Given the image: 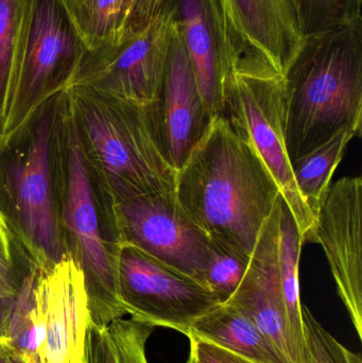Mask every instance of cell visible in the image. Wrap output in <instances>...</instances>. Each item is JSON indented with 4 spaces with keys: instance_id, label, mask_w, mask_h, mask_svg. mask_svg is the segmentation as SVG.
<instances>
[{
    "instance_id": "cell-1",
    "label": "cell",
    "mask_w": 362,
    "mask_h": 363,
    "mask_svg": "<svg viewBox=\"0 0 362 363\" xmlns=\"http://www.w3.org/2000/svg\"><path fill=\"white\" fill-rule=\"evenodd\" d=\"M176 200L210 240L251 256L280 188L253 147L215 116L176 172Z\"/></svg>"
},
{
    "instance_id": "cell-2",
    "label": "cell",
    "mask_w": 362,
    "mask_h": 363,
    "mask_svg": "<svg viewBox=\"0 0 362 363\" xmlns=\"http://www.w3.org/2000/svg\"><path fill=\"white\" fill-rule=\"evenodd\" d=\"M284 83L291 164L339 132L361 136L362 17L306 36Z\"/></svg>"
},
{
    "instance_id": "cell-3",
    "label": "cell",
    "mask_w": 362,
    "mask_h": 363,
    "mask_svg": "<svg viewBox=\"0 0 362 363\" xmlns=\"http://www.w3.org/2000/svg\"><path fill=\"white\" fill-rule=\"evenodd\" d=\"M64 96L89 169L108 202L174 190L176 172L162 152L151 104L104 97L77 85Z\"/></svg>"
},
{
    "instance_id": "cell-4",
    "label": "cell",
    "mask_w": 362,
    "mask_h": 363,
    "mask_svg": "<svg viewBox=\"0 0 362 363\" xmlns=\"http://www.w3.org/2000/svg\"><path fill=\"white\" fill-rule=\"evenodd\" d=\"M57 145L63 169L62 225L67 249L84 275L91 323L108 328L125 315L117 284V249L121 242L113 205L98 207L95 179L62 91L57 98Z\"/></svg>"
},
{
    "instance_id": "cell-5",
    "label": "cell",
    "mask_w": 362,
    "mask_h": 363,
    "mask_svg": "<svg viewBox=\"0 0 362 363\" xmlns=\"http://www.w3.org/2000/svg\"><path fill=\"white\" fill-rule=\"evenodd\" d=\"M57 98L32 121L18 140L23 150L6 170L11 230L27 252V262L42 269L57 264L68 251L55 196Z\"/></svg>"
},
{
    "instance_id": "cell-6",
    "label": "cell",
    "mask_w": 362,
    "mask_h": 363,
    "mask_svg": "<svg viewBox=\"0 0 362 363\" xmlns=\"http://www.w3.org/2000/svg\"><path fill=\"white\" fill-rule=\"evenodd\" d=\"M223 116L256 151L293 211L304 241H312L315 220L293 179L286 149L284 76L261 60H238L227 79Z\"/></svg>"
},
{
    "instance_id": "cell-7",
    "label": "cell",
    "mask_w": 362,
    "mask_h": 363,
    "mask_svg": "<svg viewBox=\"0 0 362 363\" xmlns=\"http://www.w3.org/2000/svg\"><path fill=\"white\" fill-rule=\"evenodd\" d=\"M87 50L62 0H35L27 45L0 133V155L25 135L45 104L67 89Z\"/></svg>"
},
{
    "instance_id": "cell-8",
    "label": "cell",
    "mask_w": 362,
    "mask_h": 363,
    "mask_svg": "<svg viewBox=\"0 0 362 363\" xmlns=\"http://www.w3.org/2000/svg\"><path fill=\"white\" fill-rule=\"evenodd\" d=\"M174 8L161 12L142 30L87 49L67 87L82 86L104 97L150 106L159 99L174 27Z\"/></svg>"
},
{
    "instance_id": "cell-9",
    "label": "cell",
    "mask_w": 362,
    "mask_h": 363,
    "mask_svg": "<svg viewBox=\"0 0 362 363\" xmlns=\"http://www.w3.org/2000/svg\"><path fill=\"white\" fill-rule=\"evenodd\" d=\"M116 266L119 300L136 323L188 338L193 324L221 304L197 279L128 243H119Z\"/></svg>"
},
{
    "instance_id": "cell-10",
    "label": "cell",
    "mask_w": 362,
    "mask_h": 363,
    "mask_svg": "<svg viewBox=\"0 0 362 363\" xmlns=\"http://www.w3.org/2000/svg\"><path fill=\"white\" fill-rule=\"evenodd\" d=\"M113 215L121 242L202 284L212 240L183 211L174 190L115 203Z\"/></svg>"
},
{
    "instance_id": "cell-11",
    "label": "cell",
    "mask_w": 362,
    "mask_h": 363,
    "mask_svg": "<svg viewBox=\"0 0 362 363\" xmlns=\"http://www.w3.org/2000/svg\"><path fill=\"white\" fill-rule=\"evenodd\" d=\"M40 363H83L89 311L84 275L68 250L57 264L40 268L35 286Z\"/></svg>"
},
{
    "instance_id": "cell-12",
    "label": "cell",
    "mask_w": 362,
    "mask_h": 363,
    "mask_svg": "<svg viewBox=\"0 0 362 363\" xmlns=\"http://www.w3.org/2000/svg\"><path fill=\"white\" fill-rule=\"evenodd\" d=\"M232 67L261 60L284 76L304 42L297 0H218Z\"/></svg>"
},
{
    "instance_id": "cell-13",
    "label": "cell",
    "mask_w": 362,
    "mask_h": 363,
    "mask_svg": "<svg viewBox=\"0 0 362 363\" xmlns=\"http://www.w3.org/2000/svg\"><path fill=\"white\" fill-rule=\"evenodd\" d=\"M362 179L331 185L315 219L312 242L329 260L338 294L362 339Z\"/></svg>"
},
{
    "instance_id": "cell-14",
    "label": "cell",
    "mask_w": 362,
    "mask_h": 363,
    "mask_svg": "<svg viewBox=\"0 0 362 363\" xmlns=\"http://www.w3.org/2000/svg\"><path fill=\"white\" fill-rule=\"evenodd\" d=\"M150 108L162 152L178 172L215 116L202 97L176 18L161 93Z\"/></svg>"
},
{
    "instance_id": "cell-15",
    "label": "cell",
    "mask_w": 362,
    "mask_h": 363,
    "mask_svg": "<svg viewBox=\"0 0 362 363\" xmlns=\"http://www.w3.org/2000/svg\"><path fill=\"white\" fill-rule=\"evenodd\" d=\"M281 198L261 228L242 283L225 303L247 315L293 363L278 268Z\"/></svg>"
},
{
    "instance_id": "cell-16",
    "label": "cell",
    "mask_w": 362,
    "mask_h": 363,
    "mask_svg": "<svg viewBox=\"0 0 362 363\" xmlns=\"http://www.w3.org/2000/svg\"><path fill=\"white\" fill-rule=\"evenodd\" d=\"M196 80L213 116H223L232 69L218 0H168Z\"/></svg>"
},
{
    "instance_id": "cell-17",
    "label": "cell",
    "mask_w": 362,
    "mask_h": 363,
    "mask_svg": "<svg viewBox=\"0 0 362 363\" xmlns=\"http://www.w3.org/2000/svg\"><path fill=\"white\" fill-rule=\"evenodd\" d=\"M191 337L259 363H290L247 315L227 303L200 318L191 328Z\"/></svg>"
},
{
    "instance_id": "cell-18",
    "label": "cell",
    "mask_w": 362,
    "mask_h": 363,
    "mask_svg": "<svg viewBox=\"0 0 362 363\" xmlns=\"http://www.w3.org/2000/svg\"><path fill=\"white\" fill-rule=\"evenodd\" d=\"M304 242L297 220L282 196L278 220V268L293 363H310L302 315L303 304L300 298V256Z\"/></svg>"
},
{
    "instance_id": "cell-19",
    "label": "cell",
    "mask_w": 362,
    "mask_h": 363,
    "mask_svg": "<svg viewBox=\"0 0 362 363\" xmlns=\"http://www.w3.org/2000/svg\"><path fill=\"white\" fill-rule=\"evenodd\" d=\"M35 0H0V133L21 69Z\"/></svg>"
},
{
    "instance_id": "cell-20",
    "label": "cell",
    "mask_w": 362,
    "mask_h": 363,
    "mask_svg": "<svg viewBox=\"0 0 362 363\" xmlns=\"http://www.w3.org/2000/svg\"><path fill=\"white\" fill-rule=\"evenodd\" d=\"M354 138L356 136L351 132H339L316 150L291 164L295 185L314 220L331 187L334 172Z\"/></svg>"
},
{
    "instance_id": "cell-21",
    "label": "cell",
    "mask_w": 362,
    "mask_h": 363,
    "mask_svg": "<svg viewBox=\"0 0 362 363\" xmlns=\"http://www.w3.org/2000/svg\"><path fill=\"white\" fill-rule=\"evenodd\" d=\"M89 50L120 40L131 0H62Z\"/></svg>"
},
{
    "instance_id": "cell-22",
    "label": "cell",
    "mask_w": 362,
    "mask_h": 363,
    "mask_svg": "<svg viewBox=\"0 0 362 363\" xmlns=\"http://www.w3.org/2000/svg\"><path fill=\"white\" fill-rule=\"evenodd\" d=\"M250 256L212 241L202 284L215 294L221 304L227 302L242 283Z\"/></svg>"
},
{
    "instance_id": "cell-23",
    "label": "cell",
    "mask_w": 362,
    "mask_h": 363,
    "mask_svg": "<svg viewBox=\"0 0 362 363\" xmlns=\"http://www.w3.org/2000/svg\"><path fill=\"white\" fill-rule=\"evenodd\" d=\"M305 36L352 23L362 17V0H297Z\"/></svg>"
},
{
    "instance_id": "cell-24",
    "label": "cell",
    "mask_w": 362,
    "mask_h": 363,
    "mask_svg": "<svg viewBox=\"0 0 362 363\" xmlns=\"http://www.w3.org/2000/svg\"><path fill=\"white\" fill-rule=\"evenodd\" d=\"M14 238L6 213L0 208V336L11 306L30 267V264L25 269L17 267Z\"/></svg>"
},
{
    "instance_id": "cell-25",
    "label": "cell",
    "mask_w": 362,
    "mask_h": 363,
    "mask_svg": "<svg viewBox=\"0 0 362 363\" xmlns=\"http://www.w3.org/2000/svg\"><path fill=\"white\" fill-rule=\"evenodd\" d=\"M302 315L310 363H362L361 355L334 338L305 305L302 306Z\"/></svg>"
},
{
    "instance_id": "cell-26",
    "label": "cell",
    "mask_w": 362,
    "mask_h": 363,
    "mask_svg": "<svg viewBox=\"0 0 362 363\" xmlns=\"http://www.w3.org/2000/svg\"><path fill=\"white\" fill-rule=\"evenodd\" d=\"M118 363H149L146 343L152 328L123 318L108 326Z\"/></svg>"
},
{
    "instance_id": "cell-27",
    "label": "cell",
    "mask_w": 362,
    "mask_h": 363,
    "mask_svg": "<svg viewBox=\"0 0 362 363\" xmlns=\"http://www.w3.org/2000/svg\"><path fill=\"white\" fill-rule=\"evenodd\" d=\"M83 363H118L108 328L89 322Z\"/></svg>"
},
{
    "instance_id": "cell-28",
    "label": "cell",
    "mask_w": 362,
    "mask_h": 363,
    "mask_svg": "<svg viewBox=\"0 0 362 363\" xmlns=\"http://www.w3.org/2000/svg\"><path fill=\"white\" fill-rule=\"evenodd\" d=\"M188 339L191 351L195 354L200 363H259L233 353L225 347L214 345L210 341L202 340L195 337Z\"/></svg>"
},
{
    "instance_id": "cell-29",
    "label": "cell",
    "mask_w": 362,
    "mask_h": 363,
    "mask_svg": "<svg viewBox=\"0 0 362 363\" xmlns=\"http://www.w3.org/2000/svg\"><path fill=\"white\" fill-rule=\"evenodd\" d=\"M165 0H131L125 33H133L146 27L163 8Z\"/></svg>"
},
{
    "instance_id": "cell-30",
    "label": "cell",
    "mask_w": 362,
    "mask_h": 363,
    "mask_svg": "<svg viewBox=\"0 0 362 363\" xmlns=\"http://www.w3.org/2000/svg\"><path fill=\"white\" fill-rule=\"evenodd\" d=\"M0 363H27L4 339L0 338Z\"/></svg>"
},
{
    "instance_id": "cell-31",
    "label": "cell",
    "mask_w": 362,
    "mask_h": 363,
    "mask_svg": "<svg viewBox=\"0 0 362 363\" xmlns=\"http://www.w3.org/2000/svg\"><path fill=\"white\" fill-rule=\"evenodd\" d=\"M187 363H200L198 362L197 358H196L195 354L189 350V357L188 360H187Z\"/></svg>"
}]
</instances>
